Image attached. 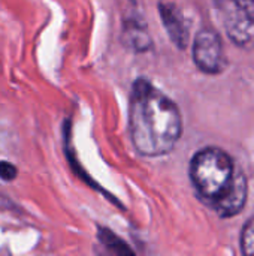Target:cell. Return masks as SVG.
<instances>
[{
    "label": "cell",
    "mask_w": 254,
    "mask_h": 256,
    "mask_svg": "<svg viewBox=\"0 0 254 256\" xmlns=\"http://www.w3.org/2000/svg\"><path fill=\"white\" fill-rule=\"evenodd\" d=\"M129 132L135 150L145 158L169 154L183 135L178 105L147 78H138L132 86Z\"/></svg>",
    "instance_id": "1"
},
{
    "label": "cell",
    "mask_w": 254,
    "mask_h": 256,
    "mask_svg": "<svg viewBox=\"0 0 254 256\" xmlns=\"http://www.w3.org/2000/svg\"><path fill=\"white\" fill-rule=\"evenodd\" d=\"M241 168L220 147H205L190 160V180L198 196L214 210L232 190Z\"/></svg>",
    "instance_id": "2"
},
{
    "label": "cell",
    "mask_w": 254,
    "mask_h": 256,
    "mask_svg": "<svg viewBox=\"0 0 254 256\" xmlns=\"http://www.w3.org/2000/svg\"><path fill=\"white\" fill-rule=\"evenodd\" d=\"M228 38L238 48L254 50V0H216Z\"/></svg>",
    "instance_id": "3"
},
{
    "label": "cell",
    "mask_w": 254,
    "mask_h": 256,
    "mask_svg": "<svg viewBox=\"0 0 254 256\" xmlns=\"http://www.w3.org/2000/svg\"><path fill=\"white\" fill-rule=\"evenodd\" d=\"M193 62L205 75H220L228 68L222 36L211 27L201 28L193 40Z\"/></svg>",
    "instance_id": "4"
},
{
    "label": "cell",
    "mask_w": 254,
    "mask_h": 256,
    "mask_svg": "<svg viewBox=\"0 0 254 256\" xmlns=\"http://www.w3.org/2000/svg\"><path fill=\"white\" fill-rule=\"evenodd\" d=\"M159 14L172 44L178 50H186L190 40V28L183 10L172 2H160Z\"/></svg>",
    "instance_id": "5"
},
{
    "label": "cell",
    "mask_w": 254,
    "mask_h": 256,
    "mask_svg": "<svg viewBox=\"0 0 254 256\" xmlns=\"http://www.w3.org/2000/svg\"><path fill=\"white\" fill-rule=\"evenodd\" d=\"M247 200H249V180H247L244 171L241 170L238 174V178L235 182V186L232 188L229 195L213 212H216L217 216L222 219L235 218L244 210Z\"/></svg>",
    "instance_id": "6"
},
{
    "label": "cell",
    "mask_w": 254,
    "mask_h": 256,
    "mask_svg": "<svg viewBox=\"0 0 254 256\" xmlns=\"http://www.w3.org/2000/svg\"><path fill=\"white\" fill-rule=\"evenodd\" d=\"M121 40L135 52H147L153 48V39L148 33L147 24L138 16H130L123 21Z\"/></svg>",
    "instance_id": "7"
},
{
    "label": "cell",
    "mask_w": 254,
    "mask_h": 256,
    "mask_svg": "<svg viewBox=\"0 0 254 256\" xmlns=\"http://www.w3.org/2000/svg\"><path fill=\"white\" fill-rule=\"evenodd\" d=\"M97 238H99L100 244H102L109 254H114V255L118 256L135 255L133 249H132L124 240H121L117 234H114V232H112L111 230H108V228L99 226V228H97Z\"/></svg>",
    "instance_id": "8"
},
{
    "label": "cell",
    "mask_w": 254,
    "mask_h": 256,
    "mask_svg": "<svg viewBox=\"0 0 254 256\" xmlns=\"http://www.w3.org/2000/svg\"><path fill=\"white\" fill-rule=\"evenodd\" d=\"M241 250L244 255H254V216L243 228Z\"/></svg>",
    "instance_id": "9"
},
{
    "label": "cell",
    "mask_w": 254,
    "mask_h": 256,
    "mask_svg": "<svg viewBox=\"0 0 254 256\" xmlns=\"http://www.w3.org/2000/svg\"><path fill=\"white\" fill-rule=\"evenodd\" d=\"M18 176V170L13 164L10 162H6V160H1L0 162V178L4 180V182H12L15 180Z\"/></svg>",
    "instance_id": "10"
}]
</instances>
